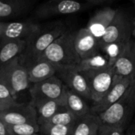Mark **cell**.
I'll return each mask as SVG.
<instances>
[{
	"instance_id": "obj_1",
	"label": "cell",
	"mask_w": 135,
	"mask_h": 135,
	"mask_svg": "<svg viewBox=\"0 0 135 135\" xmlns=\"http://www.w3.org/2000/svg\"><path fill=\"white\" fill-rule=\"evenodd\" d=\"M67 31L62 21H55L40 28L27 39L25 51L19 56V62L27 67L38 61L47 47L60 36Z\"/></svg>"
},
{
	"instance_id": "obj_2",
	"label": "cell",
	"mask_w": 135,
	"mask_h": 135,
	"mask_svg": "<svg viewBox=\"0 0 135 135\" xmlns=\"http://www.w3.org/2000/svg\"><path fill=\"white\" fill-rule=\"evenodd\" d=\"M75 32L67 30L56 39L40 59L47 60L56 66H76L81 61L74 47Z\"/></svg>"
},
{
	"instance_id": "obj_3",
	"label": "cell",
	"mask_w": 135,
	"mask_h": 135,
	"mask_svg": "<svg viewBox=\"0 0 135 135\" xmlns=\"http://www.w3.org/2000/svg\"><path fill=\"white\" fill-rule=\"evenodd\" d=\"M112 2V0H88L83 2L74 0H51L39 5L34 13L37 18L46 19L55 16L78 13L95 6H108Z\"/></svg>"
},
{
	"instance_id": "obj_4",
	"label": "cell",
	"mask_w": 135,
	"mask_h": 135,
	"mask_svg": "<svg viewBox=\"0 0 135 135\" xmlns=\"http://www.w3.org/2000/svg\"><path fill=\"white\" fill-rule=\"evenodd\" d=\"M134 111L135 79L119 100L98 116L104 125L123 128Z\"/></svg>"
},
{
	"instance_id": "obj_5",
	"label": "cell",
	"mask_w": 135,
	"mask_h": 135,
	"mask_svg": "<svg viewBox=\"0 0 135 135\" xmlns=\"http://www.w3.org/2000/svg\"><path fill=\"white\" fill-rule=\"evenodd\" d=\"M0 79L8 86L17 99L19 93L29 86L28 70L19 62V57L13 59L0 67Z\"/></svg>"
},
{
	"instance_id": "obj_6",
	"label": "cell",
	"mask_w": 135,
	"mask_h": 135,
	"mask_svg": "<svg viewBox=\"0 0 135 135\" xmlns=\"http://www.w3.org/2000/svg\"><path fill=\"white\" fill-rule=\"evenodd\" d=\"M134 19L123 10L117 9L116 14L108 27L104 36L98 41L99 46L110 43H127L133 36Z\"/></svg>"
},
{
	"instance_id": "obj_7",
	"label": "cell",
	"mask_w": 135,
	"mask_h": 135,
	"mask_svg": "<svg viewBox=\"0 0 135 135\" xmlns=\"http://www.w3.org/2000/svg\"><path fill=\"white\" fill-rule=\"evenodd\" d=\"M66 86L55 75L47 80L33 84L30 88V104L34 107L44 100H57L65 96Z\"/></svg>"
},
{
	"instance_id": "obj_8",
	"label": "cell",
	"mask_w": 135,
	"mask_h": 135,
	"mask_svg": "<svg viewBox=\"0 0 135 135\" xmlns=\"http://www.w3.org/2000/svg\"><path fill=\"white\" fill-rule=\"evenodd\" d=\"M56 76L67 89L78 93L85 100L92 101L87 80L76 66H58Z\"/></svg>"
},
{
	"instance_id": "obj_9",
	"label": "cell",
	"mask_w": 135,
	"mask_h": 135,
	"mask_svg": "<svg viewBox=\"0 0 135 135\" xmlns=\"http://www.w3.org/2000/svg\"><path fill=\"white\" fill-rule=\"evenodd\" d=\"M0 119L6 126L37 123L36 108L30 104H18L0 112Z\"/></svg>"
},
{
	"instance_id": "obj_10",
	"label": "cell",
	"mask_w": 135,
	"mask_h": 135,
	"mask_svg": "<svg viewBox=\"0 0 135 135\" xmlns=\"http://www.w3.org/2000/svg\"><path fill=\"white\" fill-rule=\"evenodd\" d=\"M87 80L93 105L99 103L110 89L114 78L112 67L93 74H83Z\"/></svg>"
},
{
	"instance_id": "obj_11",
	"label": "cell",
	"mask_w": 135,
	"mask_h": 135,
	"mask_svg": "<svg viewBox=\"0 0 135 135\" xmlns=\"http://www.w3.org/2000/svg\"><path fill=\"white\" fill-rule=\"evenodd\" d=\"M32 21L0 22V40H27L40 28Z\"/></svg>"
},
{
	"instance_id": "obj_12",
	"label": "cell",
	"mask_w": 135,
	"mask_h": 135,
	"mask_svg": "<svg viewBox=\"0 0 135 135\" xmlns=\"http://www.w3.org/2000/svg\"><path fill=\"white\" fill-rule=\"evenodd\" d=\"M132 81L133 80L127 78L114 75L113 82L110 89L99 103L91 107V113L98 115L108 109L125 93Z\"/></svg>"
},
{
	"instance_id": "obj_13",
	"label": "cell",
	"mask_w": 135,
	"mask_h": 135,
	"mask_svg": "<svg viewBox=\"0 0 135 135\" xmlns=\"http://www.w3.org/2000/svg\"><path fill=\"white\" fill-rule=\"evenodd\" d=\"M114 75L127 78L131 80L135 79V39L132 38L112 66Z\"/></svg>"
},
{
	"instance_id": "obj_14",
	"label": "cell",
	"mask_w": 135,
	"mask_h": 135,
	"mask_svg": "<svg viewBox=\"0 0 135 135\" xmlns=\"http://www.w3.org/2000/svg\"><path fill=\"white\" fill-rule=\"evenodd\" d=\"M117 9L106 6L97 10L89 19L85 27L99 41L104 35L108 27L116 14Z\"/></svg>"
},
{
	"instance_id": "obj_15",
	"label": "cell",
	"mask_w": 135,
	"mask_h": 135,
	"mask_svg": "<svg viewBox=\"0 0 135 135\" xmlns=\"http://www.w3.org/2000/svg\"><path fill=\"white\" fill-rule=\"evenodd\" d=\"M74 47L81 60L94 56L100 52L98 40L86 28H82L75 32Z\"/></svg>"
},
{
	"instance_id": "obj_16",
	"label": "cell",
	"mask_w": 135,
	"mask_h": 135,
	"mask_svg": "<svg viewBox=\"0 0 135 135\" xmlns=\"http://www.w3.org/2000/svg\"><path fill=\"white\" fill-rule=\"evenodd\" d=\"M30 0H0V22H5L25 14L32 7Z\"/></svg>"
},
{
	"instance_id": "obj_17",
	"label": "cell",
	"mask_w": 135,
	"mask_h": 135,
	"mask_svg": "<svg viewBox=\"0 0 135 135\" xmlns=\"http://www.w3.org/2000/svg\"><path fill=\"white\" fill-rule=\"evenodd\" d=\"M36 111L37 124L43 125L56 113L66 108V93L65 96L57 100H44L34 106Z\"/></svg>"
},
{
	"instance_id": "obj_18",
	"label": "cell",
	"mask_w": 135,
	"mask_h": 135,
	"mask_svg": "<svg viewBox=\"0 0 135 135\" xmlns=\"http://www.w3.org/2000/svg\"><path fill=\"white\" fill-rule=\"evenodd\" d=\"M26 68L29 82L35 84L55 76L58 66L47 60L39 59Z\"/></svg>"
},
{
	"instance_id": "obj_19",
	"label": "cell",
	"mask_w": 135,
	"mask_h": 135,
	"mask_svg": "<svg viewBox=\"0 0 135 135\" xmlns=\"http://www.w3.org/2000/svg\"><path fill=\"white\" fill-rule=\"evenodd\" d=\"M26 45L27 40H0V67L19 57Z\"/></svg>"
},
{
	"instance_id": "obj_20",
	"label": "cell",
	"mask_w": 135,
	"mask_h": 135,
	"mask_svg": "<svg viewBox=\"0 0 135 135\" xmlns=\"http://www.w3.org/2000/svg\"><path fill=\"white\" fill-rule=\"evenodd\" d=\"M102 124L103 123L98 115L89 113L76 121L70 135L98 134Z\"/></svg>"
},
{
	"instance_id": "obj_21",
	"label": "cell",
	"mask_w": 135,
	"mask_h": 135,
	"mask_svg": "<svg viewBox=\"0 0 135 135\" xmlns=\"http://www.w3.org/2000/svg\"><path fill=\"white\" fill-rule=\"evenodd\" d=\"M66 108L77 119L91 113L89 107L85 100L78 93L66 89Z\"/></svg>"
},
{
	"instance_id": "obj_22",
	"label": "cell",
	"mask_w": 135,
	"mask_h": 135,
	"mask_svg": "<svg viewBox=\"0 0 135 135\" xmlns=\"http://www.w3.org/2000/svg\"><path fill=\"white\" fill-rule=\"evenodd\" d=\"M76 67L82 74H89L108 69L110 66L106 57L99 53L88 59H81Z\"/></svg>"
},
{
	"instance_id": "obj_23",
	"label": "cell",
	"mask_w": 135,
	"mask_h": 135,
	"mask_svg": "<svg viewBox=\"0 0 135 135\" xmlns=\"http://www.w3.org/2000/svg\"><path fill=\"white\" fill-rule=\"evenodd\" d=\"M78 119L68 110L64 109L48 119L43 125L40 126V131H47L51 127L58 126H74Z\"/></svg>"
},
{
	"instance_id": "obj_24",
	"label": "cell",
	"mask_w": 135,
	"mask_h": 135,
	"mask_svg": "<svg viewBox=\"0 0 135 135\" xmlns=\"http://www.w3.org/2000/svg\"><path fill=\"white\" fill-rule=\"evenodd\" d=\"M127 43L115 42V43H110L100 46V50L104 54V56L108 61L110 67H112L117 61V59L120 57Z\"/></svg>"
},
{
	"instance_id": "obj_25",
	"label": "cell",
	"mask_w": 135,
	"mask_h": 135,
	"mask_svg": "<svg viewBox=\"0 0 135 135\" xmlns=\"http://www.w3.org/2000/svg\"><path fill=\"white\" fill-rule=\"evenodd\" d=\"M17 104L8 86L0 79V112Z\"/></svg>"
},
{
	"instance_id": "obj_26",
	"label": "cell",
	"mask_w": 135,
	"mask_h": 135,
	"mask_svg": "<svg viewBox=\"0 0 135 135\" xmlns=\"http://www.w3.org/2000/svg\"><path fill=\"white\" fill-rule=\"evenodd\" d=\"M9 135H40L37 123H28L16 126H7Z\"/></svg>"
},
{
	"instance_id": "obj_27",
	"label": "cell",
	"mask_w": 135,
	"mask_h": 135,
	"mask_svg": "<svg viewBox=\"0 0 135 135\" xmlns=\"http://www.w3.org/2000/svg\"><path fill=\"white\" fill-rule=\"evenodd\" d=\"M74 126H58L44 131H40V135H70Z\"/></svg>"
},
{
	"instance_id": "obj_28",
	"label": "cell",
	"mask_w": 135,
	"mask_h": 135,
	"mask_svg": "<svg viewBox=\"0 0 135 135\" xmlns=\"http://www.w3.org/2000/svg\"><path fill=\"white\" fill-rule=\"evenodd\" d=\"M100 135H124L123 128L102 124L100 132Z\"/></svg>"
},
{
	"instance_id": "obj_29",
	"label": "cell",
	"mask_w": 135,
	"mask_h": 135,
	"mask_svg": "<svg viewBox=\"0 0 135 135\" xmlns=\"http://www.w3.org/2000/svg\"><path fill=\"white\" fill-rule=\"evenodd\" d=\"M0 135H9L7 126L0 119Z\"/></svg>"
},
{
	"instance_id": "obj_30",
	"label": "cell",
	"mask_w": 135,
	"mask_h": 135,
	"mask_svg": "<svg viewBox=\"0 0 135 135\" xmlns=\"http://www.w3.org/2000/svg\"><path fill=\"white\" fill-rule=\"evenodd\" d=\"M133 24H134V29H133V34H132V36H133V37L135 39V18L134 19Z\"/></svg>"
},
{
	"instance_id": "obj_31",
	"label": "cell",
	"mask_w": 135,
	"mask_h": 135,
	"mask_svg": "<svg viewBox=\"0 0 135 135\" xmlns=\"http://www.w3.org/2000/svg\"><path fill=\"white\" fill-rule=\"evenodd\" d=\"M132 2H133V4H134V8H135V0L134 1H133Z\"/></svg>"
},
{
	"instance_id": "obj_32",
	"label": "cell",
	"mask_w": 135,
	"mask_h": 135,
	"mask_svg": "<svg viewBox=\"0 0 135 135\" xmlns=\"http://www.w3.org/2000/svg\"><path fill=\"white\" fill-rule=\"evenodd\" d=\"M97 135H100V133H99V134H97Z\"/></svg>"
}]
</instances>
